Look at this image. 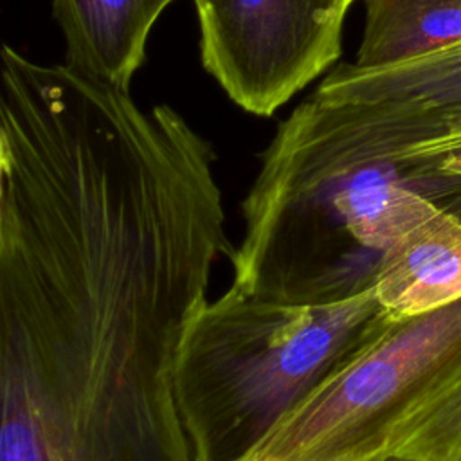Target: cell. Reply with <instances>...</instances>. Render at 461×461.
I'll use <instances>...</instances> for the list:
<instances>
[{
	"label": "cell",
	"instance_id": "6da1fadb",
	"mask_svg": "<svg viewBox=\"0 0 461 461\" xmlns=\"http://www.w3.org/2000/svg\"><path fill=\"white\" fill-rule=\"evenodd\" d=\"M0 58V461H194L176 360L234 250L214 149L167 104Z\"/></svg>",
	"mask_w": 461,
	"mask_h": 461
},
{
	"label": "cell",
	"instance_id": "7a4b0ae2",
	"mask_svg": "<svg viewBox=\"0 0 461 461\" xmlns=\"http://www.w3.org/2000/svg\"><path fill=\"white\" fill-rule=\"evenodd\" d=\"M387 321L373 288L324 304L232 288L209 299L175 371V403L194 461L241 459Z\"/></svg>",
	"mask_w": 461,
	"mask_h": 461
},
{
	"label": "cell",
	"instance_id": "3957f363",
	"mask_svg": "<svg viewBox=\"0 0 461 461\" xmlns=\"http://www.w3.org/2000/svg\"><path fill=\"white\" fill-rule=\"evenodd\" d=\"M461 375V299L387 321L238 461H378L398 425Z\"/></svg>",
	"mask_w": 461,
	"mask_h": 461
},
{
	"label": "cell",
	"instance_id": "277c9868",
	"mask_svg": "<svg viewBox=\"0 0 461 461\" xmlns=\"http://www.w3.org/2000/svg\"><path fill=\"white\" fill-rule=\"evenodd\" d=\"M203 68L243 110L270 117L342 52L353 0H193Z\"/></svg>",
	"mask_w": 461,
	"mask_h": 461
},
{
	"label": "cell",
	"instance_id": "5b68a950",
	"mask_svg": "<svg viewBox=\"0 0 461 461\" xmlns=\"http://www.w3.org/2000/svg\"><path fill=\"white\" fill-rule=\"evenodd\" d=\"M315 94L373 104L407 144L461 131V41L385 67L342 63Z\"/></svg>",
	"mask_w": 461,
	"mask_h": 461
},
{
	"label": "cell",
	"instance_id": "8992f818",
	"mask_svg": "<svg viewBox=\"0 0 461 461\" xmlns=\"http://www.w3.org/2000/svg\"><path fill=\"white\" fill-rule=\"evenodd\" d=\"M173 0H52L65 65L130 92L148 36Z\"/></svg>",
	"mask_w": 461,
	"mask_h": 461
},
{
	"label": "cell",
	"instance_id": "52a82bcc",
	"mask_svg": "<svg viewBox=\"0 0 461 461\" xmlns=\"http://www.w3.org/2000/svg\"><path fill=\"white\" fill-rule=\"evenodd\" d=\"M373 292L393 319L421 315L461 299V216L439 207L380 259Z\"/></svg>",
	"mask_w": 461,
	"mask_h": 461
},
{
	"label": "cell",
	"instance_id": "ba28073f",
	"mask_svg": "<svg viewBox=\"0 0 461 461\" xmlns=\"http://www.w3.org/2000/svg\"><path fill=\"white\" fill-rule=\"evenodd\" d=\"M461 41V0H366L357 67H385Z\"/></svg>",
	"mask_w": 461,
	"mask_h": 461
},
{
	"label": "cell",
	"instance_id": "9c48e42d",
	"mask_svg": "<svg viewBox=\"0 0 461 461\" xmlns=\"http://www.w3.org/2000/svg\"><path fill=\"white\" fill-rule=\"evenodd\" d=\"M387 456L461 461V375L423 400L398 425Z\"/></svg>",
	"mask_w": 461,
	"mask_h": 461
},
{
	"label": "cell",
	"instance_id": "30bf717a",
	"mask_svg": "<svg viewBox=\"0 0 461 461\" xmlns=\"http://www.w3.org/2000/svg\"><path fill=\"white\" fill-rule=\"evenodd\" d=\"M400 153L414 167L432 200L438 202V196L448 191L461 205V133L409 144ZM456 214L461 216V209Z\"/></svg>",
	"mask_w": 461,
	"mask_h": 461
},
{
	"label": "cell",
	"instance_id": "8fae6325",
	"mask_svg": "<svg viewBox=\"0 0 461 461\" xmlns=\"http://www.w3.org/2000/svg\"><path fill=\"white\" fill-rule=\"evenodd\" d=\"M378 461H414V459H407V457H400V456H387V457L378 459Z\"/></svg>",
	"mask_w": 461,
	"mask_h": 461
}]
</instances>
